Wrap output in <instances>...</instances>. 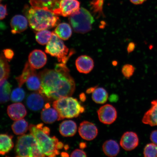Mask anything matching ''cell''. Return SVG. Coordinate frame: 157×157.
Here are the masks:
<instances>
[{"instance_id": "obj_35", "label": "cell", "mask_w": 157, "mask_h": 157, "mask_svg": "<svg viewBox=\"0 0 157 157\" xmlns=\"http://www.w3.org/2000/svg\"><path fill=\"white\" fill-rule=\"evenodd\" d=\"M7 15V6L0 4V20L5 18Z\"/></svg>"}, {"instance_id": "obj_25", "label": "cell", "mask_w": 157, "mask_h": 157, "mask_svg": "<svg viewBox=\"0 0 157 157\" xmlns=\"http://www.w3.org/2000/svg\"><path fill=\"white\" fill-rule=\"evenodd\" d=\"M28 89L31 91L39 92L41 87V81L39 74L35 71L27 78L26 82Z\"/></svg>"}, {"instance_id": "obj_43", "label": "cell", "mask_w": 157, "mask_h": 157, "mask_svg": "<svg viewBox=\"0 0 157 157\" xmlns=\"http://www.w3.org/2000/svg\"><path fill=\"white\" fill-rule=\"evenodd\" d=\"M116 96H117L116 95H111V97H112L113 98H112L111 97V98H109L110 101H117V99H118V98H117V97H115H115Z\"/></svg>"}, {"instance_id": "obj_19", "label": "cell", "mask_w": 157, "mask_h": 157, "mask_svg": "<svg viewBox=\"0 0 157 157\" xmlns=\"http://www.w3.org/2000/svg\"><path fill=\"white\" fill-rule=\"evenodd\" d=\"M77 129V125L75 121L71 120L65 121L60 125L59 132L62 136L71 137L75 134Z\"/></svg>"}, {"instance_id": "obj_33", "label": "cell", "mask_w": 157, "mask_h": 157, "mask_svg": "<svg viewBox=\"0 0 157 157\" xmlns=\"http://www.w3.org/2000/svg\"><path fill=\"white\" fill-rule=\"evenodd\" d=\"M144 156L146 157H157V146L153 143L147 144L144 149Z\"/></svg>"}, {"instance_id": "obj_3", "label": "cell", "mask_w": 157, "mask_h": 157, "mask_svg": "<svg viewBox=\"0 0 157 157\" xmlns=\"http://www.w3.org/2000/svg\"><path fill=\"white\" fill-rule=\"evenodd\" d=\"M25 13L29 26L35 31H40L53 28L57 25L60 20L53 11L47 8L26 6Z\"/></svg>"}, {"instance_id": "obj_34", "label": "cell", "mask_w": 157, "mask_h": 157, "mask_svg": "<svg viewBox=\"0 0 157 157\" xmlns=\"http://www.w3.org/2000/svg\"><path fill=\"white\" fill-rule=\"evenodd\" d=\"M135 70L134 66L130 64H126L123 67L121 71L125 78H129L133 75Z\"/></svg>"}, {"instance_id": "obj_37", "label": "cell", "mask_w": 157, "mask_h": 157, "mask_svg": "<svg viewBox=\"0 0 157 157\" xmlns=\"http://www.w3.org/2000/svg\"><path fill=\"white\" fill-rule=\"evenodd\" d=\"M71 157H86L87 155L85 152L83 151L76 149L72 152L71 155Z\"/></svg>"}, {"instance_id": "obj_42", "label": "cell", "mask_w": 157, "mask_h": 157, "mask_svg": "<svg viewBox=\"0 0 157 157\" xmlns=\"http://www.w3.org/2000/svg\"><path fill=\"white\" fill-rule=\"evenodd\" d=\"M80 99L82 101H84L86 99V97L85 94L83 93L81 94L80 95Z\"/></svg>"}, {"instance_id": "obj_6", "label": "cell", "mask_w": 157, "mask_h": 157, "mask_svg": "<svg viewBox=\"0 0 157 157\" xmlns=\"http://www.w3.org/2000/svg\"><path fill=\"white\" fill-rule=\"evenodd\" d=\"M69 20L75 32L80 34L91 31L94 21L90 12L83 7L70 16Z\"/></svg>"}, {"instance_id": "obj_29", "label": "cell", "mask_w": 157, "mask_h": 157, "mask_svg": "<svg viewBox=\"0 0 157 157\" xmlns=\"http://www.w3.org/2000/svg\"><path fill=\"white\" fill-rule=\"evenodd\" d=\"M10 67L3 54L0 55V82L9 77Z\"/></svg>"}, {"instance_id": "obj_20", "label": "cell", "mask_w": 157, "mask_h": 157, "mask_svg": "<svg viewBox=\"0 0 157 157\" xmlns=\"http://www.w3.org/2000/svg\"><path fill=\"white\" fill-rule=\"evenodd\" d=\"M13 136L6 134H0V155L8 153L14 146Z\"/></svg>"}, {"instance_id": "obj_8", "label": "cell", "mask_w": 157, "mask_h": 157, "mask_svg": "<svg viewBox=\"0 0 157 157\" xmlns=\"http://www.w3.org/2000/svg\"><path fill=\"white\" fill-rule=\"evenodd\" d=\"M80 6L78 0H61L58 7L53 12L56 15L67 17L79 9Z\"/></svg>"}, {"instance_id": "obj_22", "label": "cell", "mask_w": 157, "mask_h": 157, "mask_svg": "<svg viewBox=\"0 0 157 157\" xmlns=\"http://www.w3.org/2000/svg\"><path fill=\"white\" fill-rule=\"evenodd\" d=\"M103 151L106 155L109 157H115L118 154L120 147L118 144L113 140H107L104 143L102 146Z\"/></svg>"}, {"instance_id": "obj_14", "label": "cell", "mask_w": 157, "mask_h": 157, "mask_svg": "<svg viewBox=\"0 0 157 157\" xmlns=\"http://www.w3.org/2000/svg\"><path fill=\"white\" fill-rule=\"evenodd\" d=\"M8 115L13 121L23 119L26 115L27 112L24 105L21 103L11 104L7 107Z\"/></svg>"}, {"instance_id": "obj_9", "label": "cell", "mask_w": 157, "mask_h": 157, "mask_svg": "<svg viewBox=\"0 0 157 157\" xmlns=\"http://www.w3.org/2000/svg\"><path fill=\"white\" fill-rule=\"evenodd\" d=\"M100 121L105 124H111L116 120L117 112L115 108L109 104L101 106L97 111Z\"/></svg>"}, {"instance_id": "obj_41", "label": "cell", "mask_w": 157, "mask_h": 157, "mask_svg": "<svg viewBox=\"0 0 157 157\" xmlns=\"http://www.w3.org/2000/svg\"><path fill=\"white\" fill-rule=\"evenodd\" d=\"M96 87H91L89 88V89H88L87 90V91H86V93L88 94L93 93Z\"/></svg>"}, {"instance_id": "obj_23", "label": "cell", "mask_w": 157, "mask_h": 157, "mask_svg": "<svg viewBox=\"0 0 157 157\" xmlns=\"http://www.w3.org/2000/svg\"><path fill=\"white\" fill-rule=\"evenodd\" d=\"M61 0H29L32 7H45L53 11L57 8Z\"/></svg>"}, {"instance_id": "obj_2", "label": "cell", "mask_w": 157, "mask_h": 157, "mask_svg": "<svg viewBox=\"0 0 157 157\" xmlns=\"http://www.w3.org/2000/svg\"><path fill=\"white\" fill-rule=\"evenodd\" d=\"M29 132L34 136L38 143L39 150L44 156L54 157L60 154L59 150L64 147L61 142H59L56 136H50V129L44 127V124H30Z\"/></svg>"}, {"instance_id": "obj_7", "label": "cell", "mask_w": 157, "mask_h": 157, "mask_svg": "<svg viewBox=\"0 0 157 157\" xmlns=\"http://www.w3.org/2000/svg\"><path fill=\"white\" fill-rule=\"evenodd\" d=\"M45 52L58 59L60 63H66L69 58L73 54V51L69 50L61 39L52 32L50 40L46 46Z\"/></svg>"}, {"instance_id": "obj_32", "label": "cell", "mask_w": 157, "mask_h": 157, "mask_svg": "<svg viewBox=\"0 0 157 157\" xmlns=\"http://www.w3.org/2000/svg\"><path fill=\"white\" fill-rule=\"evenodd\" d=\"M25 96V91L23 88H17L13 90L11 96V101L13 102H17L22 101Z\"/></svg>"}, {"instance_id": "obj_26", "label": "cell", "mask_w": 157, "mask_h": 157, "mask_svg": "<svg viewBox=\"0 0 157 157\" xmlns=\"http://www.w3.org/2000/svg\"><path fill=\"white\" fill-rule=\"evenodd\" d=\"M92 99L96 103H105L107 101L108 94L106 90L102 87L97 88L92 93Z\"/></svg>"}, {"instance_id": "obj_39", "label": "cell", "mask_w": 157, "mask_h": 157, "mask_svg": "<svg viewBox=\"0 0 157 157\" xmlns=\"http://www.w3.org/2000/svg\"><path fill=\"white\" fill-rule=\"evenodd\" d=\"M135 48V44L134 43L131 42L129 43L127 47L128 52L129 53L132 52L134 50Z\"/></svg>"}, {"instance_id": "obj_17", "label": "cell", "mask_w": 157, "mask_h": 157, "mask_svg": "<svg viewBox=\"0 0 157 157\" xmlns=\"http://www.w3.org/2000/svg\"><path fill=\"white\" fill-rule=\"evenodd\" d=\"M41 118L45 123L51 124L60 120V116L56 109L50 107L48 103L44 106L41 113Z\"/></svg>"}, {"instance_id": "obj_27", "label": "cell", "mask_w": 157, "mask_h": 157, "mask_svg": "<svg viewBox=\"0 0 157 157\" xmlns=\"http://www.w3.org/2000/svg\"><path fill=\"white\" fill-rule=\"evenodd\" d=\"M11 128L13 133L17 135H24L29 128L28 122L23 119L16 121Z\"/></svg>"}, {"instance_id": "obj_44", "label": "cell", "mask_w": 157, "mask_h": 157, "mask_svg": "<svg viewBox=\"0 0 157 157\" xmlns=\"http://www.w3.org/2000/svg\"><path fill=\"white\" fill-rule=\"evenodd\" d=\"M87 146L86 143H80V148L83 149L85 148Z\"/></svg>"}, {"instance_id": "obj_12", "label": "cell", "mask_w": 157, "mask_h": 157, "mask_svg": "<svg viewBox=\"0 0 157 157\" xmlns=\"http://www.w3.org/2000/svg\"><path fill=\"white\" fill-rule=\"evenodd\" d=\"M47 62L46 55L41 50H33L29 56V64L35 69H40L44 67Z\"/></svg>"}, {"instance_id": "obj_10", "label": "cell", "mask_w": 157, "mask_h": 157, "mask_svg": "<svg viewBox=\"0 0 157 157\" xmlns=\"http://www.w3.org/2000/svg\"><path fill=\"white\" fill-rule=\"evenodd\" d=\"M78 133L82 138L88 141L93 140L98 134V129L93 123L84 121L80 124Z\"/></svg>"}, {"instance_id": "obj_31", "label": "cell", "mask_w": 157, "mask_h": 157, "mask_svg": "<svg viewBox=\"0 0 157 157\" xmlns=\"http://www.w3.org/2000/svg\"><path fill=\"white\" fill-rule=\"evenodd\" d=\"M104 0H93L91 3L92 9L94 14L99 17L103 15Z\"/></svg>"}, {"instance_id": "obj_16", "label": "cell", "mask_w": 157, "mask_h": 157, "mask_svg": "<svg viewBox=\"0 0 157 157\" xmlns=\"http://www.w3.org/2000/svg\"><path fill=\"white\" fill-rule=\"evenodd\" d=\"M11 33L19 34L26 30L28 27V19L20 15H16L11 19L10 22Z\"/></svg>"}, {"instance_id": "obj_1", "label": "cell", "mask_w": 157, "mask_h": 157, "mask_svg": "<svg viewBox=\"0 0 157 157\" xmlns=\"http://www.w3.org/2000/svg\"><path fill=\"white\" fill-rule=\"evenodd\" d=\"M41 81L39 93L49 100L70 97L75 90V83L66 63L56 64L54 69H45L39 74Z\"/></svg>"}, {"instance_id": "obj_11", "label": "cell", "mask_w": 157, "mask_h": 157, "mask_svg": "<svg viewBox=\"0 0 157 157\" xmlns=\"http://www.w3.org/2000/svg\"><path fill=\"white\" fill-rule=\"evenodd\" d=\"M139 139L136 133L128 131L124 133L120 141V145L124 150H134L138 146Z\"/></svg>"}, {"instance_id": "obj_30", "label": "cell", "mask_w": 157, "mask_h": 157, "mask_svg": "<svg viewBox=\"0 0 157 157\" xmlns=\"http://www.w3.org/2000/svg\"><path fill=\"white\" fill-rule=\"evenodd\" d=\"M52 33L48 30H42L37 32L36 39L38 44L44 45L48 44L52 36Z\"/></svg>"}, {"instance_id": "obj_45", "label": "cell", "mask_w": 157, "mask_h": 157, "mask_svg": "<svg viewBox=\"0 0 157 157\" xmlns=\"http://www.w3.org/2000/svg\"><path fill=\"white\" fill-rule=\"evenodd\" d=\"M62 156H69L68 154L67 153L63 152L62 153Z\"/></svg>"}, {"instance_id": "obj_15", "label": "cell", "mask_w": 157, "mask_h": 157, "mask_svg": "<svg viewBox=\"0 0 157 157\" xmlns=\"http://www.w3.org/2000/svg\"><path fill=\"white\" fill-rule=\"evenodd\" d=\"M44 97L39 93L31 94L27 98L26 104L27 107L31 110H40L44 107Z\"/></svg>"}, {"instance_id": "obj_13", "label": "cell", "mask_w": 157, "mask_h": 157, "mask_svg": "<svg viewBox=\"0 0 157 157\" xmlns=\"http://www.w3.org/2000/svg\"><path fill=\"white\" fill-rule=\"evenodd\" d=\"M75 65L80 73L87 74L93 70L94 64V60L90 57L83 55L76 59Z\"/></svg>"}, {"instance_id": "obj_4", "label": "cell", "mask_w": 157, "mask_h": 157, "mask_svg": "<svg viewBox=\"0 0 157 157\" xmlns=\"http://www.w3.org/2000/svg\"><path fill=\"white\" fill-rule=\"evenodd\" d=\"M52 106L58 111L60 120L78 117L84 111V108L80 105L77 99L70 97L56 100Z\"/></svg>"}, {"instance_id": "obj_24", "label": "cell", "mask_w": 157, "mask_h": 157, "mask_svg": "<svg viewBox=\"0 0 157 157\" xmlns=\"http://www.w3.org/2000/svg\"><path fill=\"white\" fill-rule=\"evenodd\" d=\"M6 79L0 82V103L7 102L10 97L11 85Z\"/></svg>"}, {"instance_id": "obj_5", "label": "cell", "mask_w": 157, "mask_h": 157, "mask_svg": "<svg viewBox=\"0 0 157 157\" xmlns=\"http://www.w3.org/2000/svg\"><path fill=\"white\" fill-rule=\"evenodd\" d=\"M15 151L17 157H44L39 150L36 139L31 133L17 138Z\"/></svg>"}, {"instance_id": "obj_38", "label": "cell", "mask_w": 157, "mask_h": 157, "mask_svg": "<svg viewBox=\"0 0 157 157\" xmlns=\"http://www.w3.org/2000/svg\"><path fill=\"white\" fill-rule=\"evenodd\" d=\"M150 139L153 143L157 145V130H155L151 132Z\"/></svg>"}, {"instance_id": "obj_40", "label": "cell", "mask_w": 157, "mask_h": 157, "mask_svg": "<svg viewBox=\"0 0 157 157\" xmlns=\"http://www.w3.org/2000/svg\"><path fill=\"white\" fill-rule=\"evenodd\" d=\"M146 1V0H130L131 3L136 5L142 4Z\"/></svg>"}, {"instance_id": "obj_28", "label": "cell", "mask_w": 157, "mask_h": 157, "mask_svg": "<svg viewBox=\"0 0 157 157\" xmlns=\"http://www.w3.org/2000/svg\"><path fill=\"white\" fill-rule=\"evenodd\" d=\"M35 71H36L35 68L32 67L29 63L27 62L25 65L22 73L20 75L16 78L19 87H21L26 82L27 78L31 75Z\"/></svg>"}, {"instance_id": "obj_18", "label": "cell", "mask_w": 157, "mask_h": 157, "mask_svg": "<svg viewBox=\"0 0 157 157\" xmlns=\"http://www.w3.org/2000/svg\"><path fill=\"white\" fill-rule=\"evenodd\" d=\"M142 121L151 126H157V100L151 102V107L145 113Z\"/></svg>"}, {"instance_id": "obj_46", "label": "cell", "mask_w": 157, "mask_h": 157, "mask_svg": "<svg viewBox=\"0 0 157 157\" xmlns=\"http://www.w3.org/2000/svg\"><path fill=\"white\" fill-rule=\"evenodd\" d=\"M2 0H0V2H1Z\"/></svg>"}, {"instance_id": "obj_21", "label": "cell", "mask_w": 157, "mask_h": 157, "mask_svg": "<svg viewBox=\"0 0 157 157\" xmlns=\"http://www.w3.org/2000/svg\"><path fill=\"white\" fill-rule=\"evenodd\" d=\"M63 40H68L72 34V30L70 25L67 23H62L59 24L56 27L54 32Z\"/></svg>"}, {"instance_id": "obj_36", "label": "cell", "mask_w": 157, "mask_h": 157, "mask_svg": "<svg viewBox=\"0 0 157 157\" xmlns=\"http://www.w3.org/2000/svg\"><path fill=\"white\" fill-rule=\"evenodd\" d=\"M3 54L7 60H10L14 56V52L11 49H6L3 51Z\"/></svg>"}]
</instances>
